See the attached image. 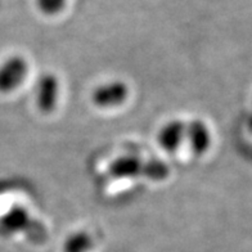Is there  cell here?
Instances as JSON below:
<instances>
[{"mask_svg": "<svg viewBox=\"0 0 252 252\" xmlns=\"http://www.w3.org/2000/svg\"><path fill=\"white\" fill-rule=\"evenodd\" d=\"M93 249V239L87 232H75L64 239L63 252H89Z\"/></svg>", "mask_w": 252, "mask_h": 252, "instance_id": "ba28073f", "label": "cell"}, {"mask_svg": "<svg viewBox=\"0 0 252 252\" xmlns=\"http://www.w3.org/2000/svg\"><path fill=\"white\" fill-rule=\"evenodd\" d=\"M144 161L134 155H125L113 159L110 165V174L116 179H127L142 176Z\"/></svg>", "mask_w": 252, "mask_h": 252, "instance_id": "8992f818", "label": "cell"}, {"mask_svg": "<svg viewBox=\"0 0 252 252\" xmlns=\"http://www.w3.org/2000/svg\"><path fill=\"white\" fill-rule=\"evenodd\" d=\"M31 219L26 209L21 206H14L1 219V224L9 232H22L29 228Z\"/></svg>", "mask_w": 252, "mask_h": 252, "instance_id": "52a82bcc", "label": "cell"}, {"mask_svg": "<svg viewBox=\"0 0 252 252\" xmlns=\"http://www.w3.org/2000/svg\"><path fill=\"white\" fill-rule=\"evenodd\" d=\"M60 98V80L54 73H44L36 84V104L40 111L54 110Z\"/></svg>", "mask_w": 252, "mask_h": 252, "instance_id": "3957f363", "label": "cell"}, {"mask_svg": "<svg viewBox=\"0 0 252 252\" xmlns=\"http://www.w3.org/2000/svg\"><path fill=\"white\" fill-rule=\"evenodd\" d=\"M186 139L194 155L201 156L210 148L211 144V134L202 120H192L186 125Z\"/></svg>", "mask_w": 252, "mask_h": 252, "instance_id": "277c9868", "label": "cell"}, {"mask_svg": "<svg viewBox=\"0 0 252 252\" xmlns=\"http://www.w3.org/2000/svg\"><path fill=\"white\" fill-rule=\"evenodd\" d=\"M129 96V88L123 81L113 80L96 87L92 94V100L100 108L121 106Z\"/></svg>", "mask_w": 252, "mask_h": 252, "instance_id": "7a4b0ae2", "label": "cell"}, {"mask_svg": "<svg viewBox=\"0 0 252 252\" xmlns=\"http://www.w3.org/2000/svg\"><path fill=\"white\" fill-rule=\"evenodd\" d=\"M184 139H186V124L180 120H173L165 124L157 135L159 147H162L163 150L169 152L178 150Z\"/></svg>", "mask_w": 252, "mask_h": 252, "instance_id": "5b68a950", "label": "cell"}, {"mask_svg": "<svg viewBox=\"0 0 252 252\" xmlns=\"http://www.w3.org/2000/svg\"><path fill=\"white\" fill-rule=\"evenodd\" d=\"M29 64L21 56H12L0 64V93H9L24 83Z\"/></svg>", "mask_w": 252, "mask_h": 252, "instance_id": "6da1fadb", "label": "cell"}, {"mask_svg": "<svg viewBox=\"0 0 252 252\" xmlns=\"http://www.w3.org/2000/svg\"><path fill=\"white\" fill-rule=\"evenodd\" d=\"M169 174V166L161 159H150V161H144V163H143L142 176H146L151 180L159 182V180L166 179Z\"/></svg>", "mask_w": 252, "mask_h": 252, "instance_id": "9c48e42d", "label": "cell"}, {"mask_svg": "<svg viewBox=\"0 0 252 252\" xmlns=\"http://www.w3.org/2000/svg\"><path fill=\"white\" fill-rule=\"evenodd\" d=\"M67 0H36V5L41 13L47 16H56L66 7Z\"/></svg>", "mask_w": 252, "mask_h": 252, "instance_id": "30bf717a", "label": "cell"}]
</instances>
